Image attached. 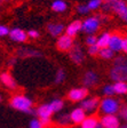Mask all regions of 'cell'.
I'll use <instances>...</instances> for the list:
<instances>
[{"label":"cell","instance_id":"7bdbcfd3","mask_svg":"<svg viewBox=\"0 0 127 128\" xmlns=\"http://www.w3.org/2000/svg\"><path fill=\"white\" fill-rule=\"evenodd\" d=\"M0 101H1V95H0Z\"/></svg>","mask_w":127,"mask_h":128},{"label":"cell","instance_id":"2e32d148","mask_svg":"<svg viewBox=\"0 0 127 128\" xmlns=\"http://www.w3.org/2000/svg\"><path fill=\"white\" fill-rule=\"evenodd\" d=\"M0 82H3V85H5L9 89H16L17 88V82H16L15 78L9 73L8 71L1 72L0 73Z\"/></svg>","mask_w":127,"mask_h":128},{"label":"cell","instance_id":"8fae6325","mask_svg":"<svg viewBox=\"0 0 127 128\" xmlns=\"http://www.w3.org/2000/svg\"><path fill=\"white\" fill-rule=\"evenodd\" d=\"M73 39L70 37H68L66 34H62L57 38V41H56V49L62 53H66L71 49L72 45H73Z\"/></svg>","mask_w":127,"mask_h":128},{"label":"cell","instance_id":"ac0fdd59","mask_svg":"<svg viewBox=\"0 0 127 128\" xmlns=\"http://www.w3.org/2000/svg\"><path fill=\"white\" fill-rule=\"evenodd\" d=\"M64 30H65V34L73 39V37H76L78 34V32L81 31V21L80 20H74Z\"/></svg>","mask_w":127,"mask_h":128},{"label":"cell","instance_id":"ffe728a7","mask_svg":"<svg viewBox=\"0 0 127 128\" xmlns=\"http://www.w3.org/2000/svg\"><path fill=\"white\" fill-rule=\"evenodd\" d=\"M110 36H111V33H110V32H103V33H102V34H101L100 37L97 38L95 45L97 46L100 49H102V48H106L109 46Z\"/></svg>","mask_w":127,"mask_h":128},{"label":"cell","instance_id":"52a82bcc","mask_svg":"<svg viewBox=\"0 0 127 128\" xmlns=\"http://www.w3.org/2000/svg\"><path fill=\"white\" fill-rule=\"evenodd\" d=\"M36 114L39 118V121L41 122L42 127H46L50 124V118L53 116V111L50 109L49 104H41L38 106V109L36 110Z\"/></svg>","mask_w":127,"mask_h":128},{"label":"cell","instance_id":"5bb4252c","mask_svg":"<svg viewBox=\"0 0 127 128\" xmlns=\"http://www.w3.org/2000/svg\"><path fill=\"white\" fill-rule=\"evenodd\" d=\"M9 37L13 41H16V42H25L28 40V36L27 32L24 31L21 28H13L12 30H9Z\"/></svg>","mask_w":127,"mask_h":128},{"label":"cell","instance_id":"1f68e13d","mask_svg":"<svg viewBox=\"0 0 127 128\" xmlns=\"http://www.w3.org/2000/svg\"><path fill=\"white\" fill-rule=\"evenodd\" d=\"M96 40H97V37L95 34H92V36H88L86 39H85V42L87 46H92V45H95L96 44Z\"/></svg>","mask_w":127,"mask_h":128},{"label":"cell","instance_id":"74e56055","mask_svg":"<svg viewBox=\"0 0 127 128\" xmlns=\"http://www.w3.org/2000/svg\"><path fill=\"white\" fill-rule=\"evenodd\" d=\"M16 57H11V58L8 60V65L9 66H13V65H15V63H16Z\"/></svg>","mask_w":127,"mask_h":128},{"label":"cell","instance_id":"44dd1931","mask_svg":"<svg viewBox=\"0 0 127 128\" xmlns=\"http://www.w3.org/2000/svg\"><path fill=\"white\" fill-rule=\"evenodd\" d=\"M98 124V119L96 116H89V117H86L82 122L80 124V127L81 128H95Z\"/></svg>","mask_w":127,"mask_h":128},{"label":"cell","instance_id":"e0dca14e","mask_svg":"<svg viewBox=\"0 0 127 128\" xmlns=\"http://www.w3.org/2000/svg\"><path fill=\"white\" fill-rule=\"evenodd\" d=\"M16 54L19 57L22 58H27V57H41L42 53L32 48H28V47H21L16 50Z\"/></svg>","mask_w":127,"mask_h":128},{"label":"cell","instance_id":"d6a6232c","mask_svg":"<svg viewBox=\"0 0 127 128\" xmlns=\"http://www.w3.org/2000/svg\"><path fill=\"white\" fill-rule=\"evenodd\" d=\"M9 34V28L5 24H0V38L6 37Z\"/></svg>","mask_w":127,"mask_h":128},{"label":"cell","instance_id":"9a60e30c","mask_svg":"<svg viewBox=\"0 0 127 128\" xmlns=\"http://www.w3.org/2000/svg\"><path fill=\"white\" fill-rule=\"evenodd\" d=\"M122 38H124V37H122L120 33H117V32L111 33V36H110V41H109V46H108V47L110 48L113 53L121 50V40H122Z\"/></svg>","mask_w":127,"mask_h":128},{"label":"cell","instance_id":"d4e9b609","mask_svg":"<svg viewBox=\"0 0 127 128\" xmlns=\"http://www.w3.org/2000/svg\"><path fill=\"white\" fill-rule=\"evenodd\" d=\"M97 56H100L101 58H103V60H112L114 57V53L109 47H106V48L100 49Z\"/></svg>","mask_w":127,"mask_h":128},{"label":"cell","instance_id":"cb8c5ba5","mask_svg":"<svg viewBox=\"0 0 127 128\" xmlns=\"http://www.w3.org/2000/svg\"><path fill=\"white\" fill-rule=\"evenodd\" d=\"M113 93L117 95H125L127 93V84L126 82H114L112 85Z\"/></svg>","mask_w":127,"mask_h":128},{"label":"cell","instance_id":"f1b7e54d","mask_svg":"<svg viewBox=\"0 0 127 128\" xmlns=\"http://www.w3.org/2000/svg\"><path fill=\"white\" fill-rule=\"evenodd\" d=\"M102 92H103V95L105 96V97H112V96L114 95L112 85H105L103 87V90Z\"/></svg>","mask_w":127,"mask_h":128},{"label":"cell","instance_id":"f546056e","mask_svg":"<svg viewBox=\"0 0 127 128\" xmlns=\"http://www.w3.org/2000/svg\"><path fill=\"white\" fill-rule=\"evenodd\" d=\"M98 52H100V48H98L96 45L88 46V49H87L88 55H90V56H97L98 55Z\"/></svg>","mask_w":127,"mask_h":128},{"label":"cell","instance_id":"603a6c76","mask_svg":"<svg viewBox=\"0 0 127 128\" xmlns=\"http://www.w3.org/2000/svg\"><path fill=\"white\" fill-rule=\"evenodd\" d=\"M48 104H49V106H50V109H52V111H53V113L61 111L64 108V102L62 101L61 98H54L53 101L49 102Z\"/></svg>","mask_w":127,"mask_h":128},{"label":"cell","instance_id":"7c38bea8","mask_svg":"<svg viewBox=\"0 0 127 128\" xmlns=\"http://www.w3.org/2000/svg\"><path fill=\"white\" fill-rule=\"evenodd\" d=\"M64 29H65V25L61 22H49L46 25V31L54 38H58L60 36H62Z\"/></svg>","mask_w":127,"mask_h":128},{"label":"cell","instance_id":"5b68a950","mask_svg":"<svg viewBox=\"0 0 127 128\" xmlns=\"http://www.w3.org/2000/svg\"><path fill=\"white\" fill-rule=\"evenodd\" d=\"M100 26H101V22L98 21V18L95 15L89 16L85 21H81V31L85 32L88 36L95 34L98 31Z\"/></svg>","mask_w":127,"mask_h":128},{"label":"cell","instance_id":"e575fe53","mask_svg":"<svg viewBox=\"0 0 127 128\" xmlns=\"http://www.w3.org/2000/svg\"><path fill=\"white\" fill-rule=\"evenodd\" d=\"M117 113H118V114H119V117L118 118H121L122 120H126L127 119V109H126V106H120V109L118 110V112H117Z\"/></svg>","mask_w":127,"mask_h":128},{"label":"cell","instance_id":"83f0119b","mask_svg":"<svg viewBox=\"0 0 127 128\" xmlns=\"http://www.w3.org/2000/svg\"><path fill=\"white\" fill-rule=\"evenodd\" d=\"M70 122H71V121H70L69 114H62V116H60V117L57 118V124H58L60 126L66 127V126L69 125Z\"/></svg>","mask_w":127,"mask_h":128},{"label":"cell","instance_id":"3957f363","mask_svg":"<svg viewBox=\"0 0 127 128\" xmlns=\"http://www.w3.org/2000/svg\"><path fill=\"white\" fill-rule=\"evenodd\" d=\"M9 105L16 111H21L24 113H33V110H32L33 102L30 97L25 95H21V94L14 95L9 101Z\"/></svg>","mask_w":127,"mask_h":128},{"label":"cell","instance_id":"ba28073f","mask_svg":"<svg viewBox=\"0 0 127 128\" xmlns=\"http://www.w3.org/2000/svg\"><path fill=\"white\" fill-rule=\"evenodd\" d=\"M98 82H100V77H98L97 72L94 71V70H87L81 78V84L87 89L92 87H95Z\"/></svg>","mask_w":127,"mask_h":128},{"label":"cell","instance_id":"8992f818","mask_svg":"<svg viewBox=\"0 0 127 128\" xmlns=\"http://www.w3.org/2000/svg\"><path fill=\"white\" fill-rule=\"evenodd\" d=\"M69 57L72 61V63H74L76 65H81L84 63V61L86 60V55H85V52L82 49L81 45L79 42H76L72 45L71 49L69 52Z\"/></svg>","mask_w":127,"mask_h":128},{"label":"cell","instance_id":"277c9868","mask_svg":"<svg viewBox=\"0 0 127 128\" xmlns=\"http://www.w3.org/2000/svg\"><path fill=\"white\" fill-rule=\"evenodd\" d=\"M98 109L103 114H117L120 109V103L113 97H104L103 100H100Z\"/></svg>","mask_w":127,"mask_h":128},{"label":"cell","instance_id":"b9f144b4","mask_svg":"<svg viewBox=\"0 0 127 128\" xmlns=\"http://www.w3.org/2000/svg\"><path fill=\"white\" fill-rule=\"evenodd\" d=\"M118 128H127V127H126V125H121V126H119Z\"/></svg>","mask_w":127,"mask_h":128},{"label":"cell","instance_id":"30bf717a","mask_svg":"<svg viewBox=\"0 0 127 128\" xmlns=\"http://www.w3.org/2000/svg\"><path fill=\"white\" fill-rule=\"evenodd\" d=\"M88 96V89L85 87L72 88L68 93V98L71 102H81Z\"/></svg>","mask_w":127,"mask_h":128},{"label":"cell","instance_id":"4fadbf2b","mask_svg":"<svg viewBox=\"0 0 127 128\" xmlns=\"http://www.w3.org/2000/svg\"><path fill=\"white\" fill-rule=\"evenodd\" d=\"M100 124L104 128H118L120 126L119 118L116 114H104L101 118Z\"/></svg>","mask_w":127,"mask_h":128},{"label":"cell","instance_id":"484cf974","mask_svg":"<svg viewBox=\"0 0 127 128\" xmlns=\"http://www.w3.org/2000/svg\"><path fill=\"white\" fill-rule=\"evenodd\" d=\"M66 78V74H65V71L64 69H58L55 73V78H54V82L60 85V84H63L64 80Z\"/></svg>","mask_w":127,"mask_h":128},{"label":"cell","instance_id":"9c48e42d","mask_svg":"<svg viewBox=\"0 0 127 128\" xmlns=\"http://www.w3.org/2000/svg\"><path fill=\"white\" fill-rule=\"evenodd\" d=\"M98 105H100V98L95 96V97H89L81 101L80 109H82L85 113H94L98 109Z\"/></svg>","mask_w":127,"mask_h":128},{"label":"cell","instance_id":"4dcf8cb0","mask_svg":"<svg viewBox=\"0 0 127 128\" xmlns=\"http://www.w3.org/2000/svg\"><path fill=\"white\" fill-rule=\"evenodd\" d=\"M76 10H77V13L80 14V15H87V14L89 13V9L87 8L86 5H78L77 8H76Z\"/></svg>","mask_w":127,"mask_h":128},{"label":"cell","instance_id":"d6986e66","mask_svg":"<svg viewBox=\"0 0 127 128\" xmlns=\"http://www.w3.org/2000/svg\"><path fill=\"white\" fill-rule=\"evenodd\" d=\"M69 117H70V121H71L72 124H76V125H77V124L82 122V120L86 118V113L82 111V109L77 108V109H74L73 111L70 113Z\"/></svg>","mask_w":127,"mask_h":128},{"label":"cell","instance_id":"7402d4cb","mask_svg":"<svg viewBox=\"0 0 127 128\" xmlns=\"http://www.w3.org/2000/svg\"><path fill=\"white\" fill-rule=\"evenodd\" d=\"M50 8L55 13H64L68 9V4L64 0H54Z\"/></svg>","mask_w":127,"mask_h":128},{"label":"cell","instance_id":"f35d334b","mask_svg":"<svg viewBox=\"0 0 127 128\" xmlns=\"http://www.w3.org/2000/svg\"><path fill=\"white\" fill-rule=\"evenodd\" d=\"M8 0H0V10L3 9V7L6 5V2H7Z\"/></svg>","mask_w":127,"mask_h":128},{"label":"cell","instance_id":"836d02e7","mask_svg":"<svg viewBox=\"0 0 127 128\" xmlns=\"http://www.w3.org/2000/svg\"><path fill=\"white\" fill-rule=\"evenodd\" d=\"M29 128H44L41 125V122L39 121V119L35 118V119H32L29 124Z\"/></svg>","mask_w":127,"mask_h":128},{"label":"cell","instance_id":"d590c367","mask_svg":"<svg viewBox=\"0 0 127 128\" xmlns=\"http://www.w3.org/2000/svg\"><path fill=\"white\" fill-rule=\"evenodd\" d=\"M27 36L28 38H32V39H37V38L40 37V33L37 31V30H29V31L27 32Z\"/></svg>","mask_w":127,"mask_h":128},{"label":"cell","instance_id":"60d3db41","mask_svg":"<svg viewBox=\"0 0 127 128\" xmlns=\"http://www.w3.org/2000/svg\"><path fill=\"white\" fill-rule=\"evenodd\" d=\"M95 128H103L102 126H101V124H100V121H98V124H97V126H96Z\"/></svg>","mask_w":127,"mask_h":128},{"label":"cell","instance_id":"7a4b0ae2","mask_svg":"<svg viewBox=\"0 0 127 128\" xmlns=\"http://www.w3.org/2000/svg\"><path fill=\"white\" fill-rule=\"evenodd\" d=\"M101 9L104 14H116L124 22H126L127 20V4L125 0H119L114 2H103L101 6Z\"/></svg>","mask_w":127,"mask_h":128},{"label":"cell","instance_id":"4316f807","mask_svg":"<svg viewBox=\"0 0 127 128\" xmlns=\"http://www.w3.org/2000/svg\"><path fill=\"white\" fill-rule=\"evenodd\" d=\"M102 0H89L87 2V8L90 10H97V9H100L101 6H102Z\"/></svg>","mask_w":127,"mask_h":128},{"label":"cell","instance_id":"ab89813d","mask_svg":"<svg viewBox=\"0 0 127 128\" xmlns=\"http://www.w3.org/2000/svg\"><path fill=\"white\" fill-rule=\"evenodd\" d=\"M114 1H119V0H102V2H114Z\"/></svg>","mask_w":127,"mask_h":128},{"label":"cell","instance_id":"8d00e7d4","mask_svg":"<svg viewBox=\"0 0 127 128\" xmlns=\"http://www.w3.org/2000/svg\"><path fill=\"white\" fill-rule=\"evenodd\" d=\"M121 50L124 52V53L127 52V38L126 37H124L121 40Z\"/></svg>","mask_w":127,"mask_h":128},{"label":"cell","instance_id":"6da1fadb","mask_svg":"<svg viewBox=\"0 0 127 128\" xmlns=\"http://www.w3.org/2000/svg\"><path fill=\"white\" fill-rule=\"evenodd\" d=\"M109 77L116 82H126L127 79V61L125 56L113 57V65L109 71Z\"/></svg>","mask_w":127,"mask_h":128}]
</instances>
